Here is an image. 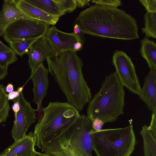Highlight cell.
Here are the masks:
<instances>
[{"mask_svg": "<svg viewBox=\"0 0 156 156\" xmlns=\"http://www.w3.org/2000/svg\"><path fill=\"white\" fill-rule=\"evenodd\" d=\"M74 33L80 37L82 39L85 40L84 37V34L81 30L80 26L77 24H75L73 27Z\"/></svg>", "mask_w": 156, "mask_h": 156, "instance_id": "f546056e", "label": "cell"}, {"mask_svg": "<svg viewBox=\"0 0 156 156\" xmlns=\"http://www.w3.org/2000/svg\"><path fill=\"white\" fill-rule=\"evenodd\" d=\"M139 1L144 6L147 12H156V0H139Z\"/></svg>", "mask_w": 156, "mask_h": 156, "instance_id": "484cf974", "label": "cell"}, {"mask_svg": "<svg viewBox=\"0 0 156 156\" xmlns=\"http://www.w3.org/2000/svg\"><path fill=\"white\" fill-rule=\"evenodd\" d=\"M124 86L115 72L106 76L101 87L89 102L87 117L92 122L98 119L104 123L116 121L124 114Z\"/></svg>", "mask_w": 156, "mask_h": 156, "instance_id": "277c9868", "label": "cell"}, {"mask_svg": "<svg viewBox=\"0 0 156 156\" xmlns=\"http://www.w3.org/2000/svg\"><path fill=\"white\" fill-rule=\"evenodd\" d=\"M1 122H0V124H1Z\"/></svg>", "mask_w": 156, "mask_h": 156, "instance_id": "74e56055", "label": "cell"}, {"mask_svg": "<svg viewBox=\"0 0 156 156\" xmlns=\"http://www.w3.org/2000/svg\"><path fill=\"white\" fill-rule=\"evenodd\" d=\"M5 89L6 92L9 93L13 91V86L12 83H9L6 86Z\"/></svg>", "mask_w": 156, "mask_h": 156, "instance_id": "d590c367", "label": "cell"}, {"mask_svg": "<svg viewBox=\"0 0 156 156\" xmlns=\"http://www.w3.org/2000/svg\"><path fill=\"white\" fill-rule=\"evenodd\" d=\"M14 103L12 105V108L15 115L20 109V105L19 102L15 99L13 100Z\"/></svg>", "mask_w": 156, "mask_h": 156, "instance_id": "d6a6232c", "label": "cell"}, {"mask_svg": "<svg viewBox=\"0 0 156 156\" xmlns=\"http://www.w3.org/2000/svg\"><path fill=\"white\" fill-rule=\"evenodd\" d=\"M46 13L59 18L66 13L55 0H25Z\"/></svg>", "mask_w": 156, "mask_h": 156, "instance_id": "ac0fdd59", "label": "cell"}, {"mask_svg": "<svg viewBox=\"0 0 156 156\" xmlns=\"http://www.w3.org/2000/svg\"><path fill=\"white\" fill-rule=\"evenodd\" d=\"M48 72L65 95L67 102L79 112L92 99L83 76V62L76 52L67 51L46 59Z\"/></svg>", "mask_w": 156, "mask_h": 156, "instance_id": "7a4b0ae2", "label": "cell"}, {"mask_svg": "<svg viewBox=\"0 0 156 156\" xmlns=\"http://www.w3.org/2000/svg\"><path fill=\"white\" fill-rule=\"evenodd\" d=\"M28 56V65L31 73L34 72L48 57L54 55L53 50L44 38H39L29 48L27 53Z\"/></svg>", "mask_w": 156, "mask_h": 156, "instance_id": "7c38bea8", "label": "cell"}, {"mask_svg": "<svg viewBox=\"0 0 156 156\" xmlns=\"http://www.w3.org/2000/svg\"><path fill=\"white\" fill-rule=\"evenodd\" d=\"M4 86L0 84V122L6 121L9 114L10 107Z\"/></svg>", "mask_w": 156, "mask_h": 156, "instance_id": "7402d4cb", "label": "cell"}, {"mask_svg": "<svg viewBox=\"0 0 156 156\" xmlns=\"http://www.w3.org/2000/svg\"><path fill=\"white\" fill-rule=\"evenodd\" d=\"M14 51L12 48L9 51L0 52V64L3 67L8 66L16 62L18 58Z\"/></svg>", "mask_w": 156, "mask_h": 156, "instance_id": "603a6c76", "label": "cell"}, {"mask_svg": "<svg viewBox=\"0 0 156 156\" xmlns=\"http://www.w3.org/2000/svg\"><path fill=\"white\" fill-rule=\"evenodd\" d=\"M140 52L150 69L156 70V44L145 36L140 41Z\"/></svg>", "mask_w": 156, "mask_h": 156, "instance_id": "e0dca14e", "label": "cell"}, {"mask_svg": "<svg viewBox=\"0 0 156 156\" xmlns=\"http://www.w3.org/2000/svg\"><path fill=\"white\" fill-rule=\"evenodd\" d=\"M94 130L91 122L82 114L42 151L48 156H93L91 135Z\"/></svg>", "mask_w": 156, "mask_h": 156, "instance_id": "5b68a950", "label": "cell"}, {"mask_svg": "<svg viewBox=\"0 0 156 156\" xmlns=\"http://www.w3.org/2000/svg\"><path fill=\"white\" fill-rule=\"evenodd\" d=\"M34 133L35 146L44 147L62 134L80 116L79 112L67 102H52L43 108Z\"/></svg>", "mask_w": 156, "mask_h": 156, "instance_id": "3957f363", "label": "cell"}, {"mask_svg": "<svg viewBox=\"0 0 156 156\" xmlns=\"http://www.w3.org/2000/svg\"><path fill=\"white\" fill-rule=\"evenodd\" d=\"M50 25L35 19L21 18L10 24L3 36L8 43L12 41L44 37Z\"/></svg>", "mask_w": 156, "mask_h": 156, "instance_id": "52a82bcc", "label": "cell"}, {"mask_svg": "<svg viewBox=\"0 0 156 156\" xmlns=\"http://www.w3.org/2000/svg\"><path fill=\"white\" fill-rule=\"evenodd\" d=\"M11 49V48L6 45L0 40V52L3 51H9Z\"/></svg>", "mask_w": 156, "mask_h": 156, "instance_id": "e575fe53", "label": "cell"}, {"mask_svg": "<svg viewBox=\"0 0 156 156\" xmlns=\"http://www.w3.org/2000/svg\"><path fill=\"white\" fill-rule=\"evenodd\" d=\"M143 140L144 156H156V138L146 125L143 126L140 132Z\"/></svg>", "mask_w": 156, "mask_h": 156, "instance_id": "d6986e66", "label": "cell"}, {"mask_svg": "<svg viewBox=\"0 0 156 156\" xmlns=\"http://www.w3.org/2000/svg\"><path fill=\"white\" fill-rule=\"evenodd\" d=\"M34 133L32 132L15 142L0 154V156H32L36 153Z\"/></svg>", "mask_w": 156, "mask_h": 156, "instance_id": "9a60e30c", "label": "cell"}, {"mask_svg": "<svg viewBox=\"0 0 156 156\" xmlns=\"http://www.w3.org/2000/svg\"><path fill=\"white\" fill-rule=\"evenodd\" d=\"M8 67H4L0 64V80L4 79L8 74Z\"/></svg>", "mask_w": 156, "mask_h": 156, "instance_id": "4dcf8cb0", "label": "cell"}, {"mask_svg": "<svg viewBox=\"0 0 156 156\" xmlns=\"http://www.w3.org/2000/svg\"><path fill=\"white\" fill-rule=\"evenodd\" d=\"M23 87H19L17 90L15 91H13L11 93L7 94V98L8 101L10 100H13L18 97L20 93L22 92Z\"/></svg>", "mask_w": 156, "mask_h": 156, "instance_id": "83f0119b", "label": "cell"}, {"mask_svg": "<svg viewBox=\"0 0 156 156\" xmlns=\"http://www.w3.org/2000/svg\"><path fill=\"white\" fill-rule=\"evenodd\" d=\"M48 69L43 64L34 72L31 73L30 78L33 84L32 101L37 105L36 112L39 113L42 112V101L46 96L48 87Z\"/></svg>", "mask_w": 156, "mask_h": 156, "instance_id": "8fae6325", "label": "cell"}, {"mask_svg": "<svg viewBox=\"0 0 156 156\" xmlns=\"http://www.w3.org/2000/svg\"><path fill=\"white\" fill-rule=\"evenodd\" d=\"M19 8L29 17L45 22L50 25L55 24L59 18L49 14L39 8L29 4L25 0H15Z\"/></svg>", "mask_w": 156, "mask_h": 156, "instance_id": "2e32d148", "label": "cell"}, {"mask_svg": "<svg viewBox=\"0 0 156 156\" xmlns=\"http://www.w3.org/2000/svg\"><path fill=\"white\" fill-rule=\"evenodd\" d=\"M39 38L15 40L11 41L9 43L10 48L14 51L16 54L22 57L23 55L27 54L30 46Z\"/></svg>", "mask_w": 156, "mask_h": 156, "instance_id": "ffe728a7", "label": "cell"}, {"mask_svg": "<svg viewBox=\"0 0 156 156\" xmlns=\"http://www.w3.org/2000/svg\"><path fill=\"white\" fill-rule=\"evenodd\" d=\"M65 12L74 11L77 7L76 0H55Z\"/></svg>", "mask_w": 156, "mask_h": 156, "instance_id": "cb8c5ba5", "label": "cell"}, {"mask_svg": "<svg viewBox=\"0 0 156 156\" xmlns=\"http://www.w3.org/2000/svg\"><path fill=\"white\" fill-rule=\"evenodd\" d=\"M91 2L95 4L115 8H118L122 5L120 0H93Z\"/></svg>", "mask_w": 156, "mask_h": 156, "instance_id": "d4e9b609", "label": "cell"}, {"mask_svg": "<svg viewBox=\"0 0 156 156\" xmlns=\"http://www.w3.org/2000/svg\"><path fill=\"white\" fill-rule=\"evenodd\" d=\"M84 43L82 42H77L74 44L73 48L74 52H77L81 50L83 48Z\"/></svg>", "mask_w": 156, "mask_h": 156, "instance_id": "836d02e7", "label": "cell"}, {"mask_svg": "<svg viewBox=\"0 0 156 156\" xmlns=\"http://www.w3.org/2000/svg\"><path fill=\"white\" fill-rule=\"evenodd\" d=\"M144 27L142 28V32L147 37L156 38V12H147L144 16Z\"/></svg>", "mask_w": 156, "mask_h": 156, "instance_id": "44dd1931", "label": "cell"}, {"mask_svg": "<svg viewBox=\"0 0 156 156\" xmlns=\"http://www.w3.org/2000/svg\"><path fill=\"white\" fill-rule=\"evenodd\" d=\"M32 156H48L46 154L44 153H41L36 151L35 154Z\"/></svg>", "mask_w": 156, "mask_h": 156, "instance_id": "8d00e7d4", "label": "cell"}, {"mask_svg": "<svg viewBox=\"0 0 156 156\" xmlns=\"http://www.w3.org/2000/svg\"><path fill=\"white\" fill-rule=\"evenodd\" d=\"M19 102L20 109L14 115L15 120L12 131L15 141L25 136L30 126L36 120V110L33 109L29 102L25 98L22 92L15 99Z\"/></svg>", "mask_w": 156, "mask_h": 156, "instance_id": "9c48e42d", "label": "cell"}, {"mask_svg": "<svg viewBox=\"0 0 156 156\" xmlns=\"http://www.w3.org/2000/svg\"><path fill=\"white\" fill-rule=\"evenodd\" d=\"M112 62L123 86L132 93L138 94L141 87L131 58L123 51L116 50L113 53Z\"/></svg>", "mask_w": 156, "mask_h": 156, "instance_id": "ba28073f", "label": "cell"}, {"mask_svg": "<svg viewBox=\"0 0 156 156\" xmlns=\"http://www.w3.org/2000/svg\"><path fill=\"white\" fill-rule=\"evenodd\" d=\"M138 95L152 113H156V70L150 69Z\"/></svg>", "mask_w": 156, "mask_h": 156, "instance_id": "5bb4252c", "label": "cell"}, {"mask_svg": "<svg viewBox=\"0 0 156 156\" xmlns=\"http://www.w3.org/2000/svg\"><path fill=\"white\" fill-rule=\"evenodd\" d=\"M84 34L124 40L138 39L135 19L124 10L95 4L81 12L74 21Z\"/></svg>", "mask_w": 156, "mask_h": 156, "instance_id": "6da1fadb", "label": "cell"}, {"mask_svg": "<svg viewBox=\"0 0 156 156\" xmlns=\"http://www.w3.org/2000/svg\"><path fill=\"white\" fill-rule=\"evenodd\" d=\"M21 18L35 19L24 13L18 7L15 0H4L0 11V36L3 37L8 27Z\"/></svg>", "mask_w": 156, "mask_h": 156, "instance_id": "4fadbf2b", "label": "cell"}, {"mask_svg": "<svg viewBox=\"0 0 156 156\" xmlns=\"http://www.w3.org/2000/svg\"><path fill=\"white\" fill-rule=\"evenodd\" d=\"M92 126L94 130L96 131H99L101 129V128L105 124L101 120L96 119L92 122Z\"/></svg>", "mask_w": 156, "mask_h": 156, "instance_id": "f1b7e54d", "label": "cell"}, {"mask_svg": "<svg viewBox=\"0 0 156 156\" xmlns=\"http://www.w3.org/2000/svg\"><path fill=\"white\" fill-rule=\"evenodd\" d=\"M91 142L97 156H130L134 150L136 138L130 124L124 128L94 130Z\"/></svg>", "mask_w": 156, "mask_h": 156, "instance_id": "8992f818", "label": "cell"}, {"mask_svg": "<svg viewBox=\"0 0 156 156\" xmlns=\"http://www.w3.org/2000/svg\"><path fill=\"white\" fill-rule=\"evenodd\" d=\"M51 47L54 55H57L67 51H74L73 46L80 41L84 44L85 40L74 33H67L58 30L55 26L49 27L43 37Z\"/></svg>", "mask_w": 156, "mask_h": 156, "instance_id": "30bf717a", "label": "cell"}, {"mask_svg": "<svg viewBox=\"0 0 156 156\" xmlns=\"http://www.w3.org/2000/svg\"><path fill=\"white\" fill-rule=\"evenodd\" d=\"M77 7H83L84 6L90 5V0H76Z\"/></svg>", "mask_w": 156, "mask_h": 156, "instance_id": "1f68e13d", "label": "cell"}, {"mask_svg": "<svg viewBox=\"0 0 156 156\" xmlns=\"http://www.w3.org/2000/svg\"><path fill=\"white\" fill-rule=\"evenodd\" d=\"M148 128L156 138V113H152L151 121Z\"/></svg>", "mask_w": 156, "mask_h": 156, "instance_id": "4316f807", "label": "cell"}]
</instances>
